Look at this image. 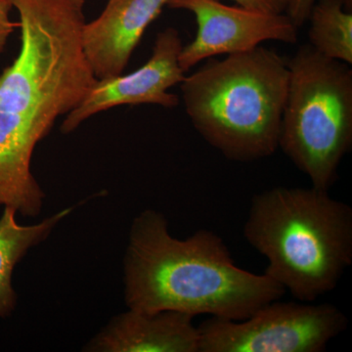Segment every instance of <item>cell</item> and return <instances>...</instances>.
Here are the masks:
<instances>
[{"label":"cell","instance_id":"12","mask_svg":"<svg viewBox=\"0 0 352 352\" xmlns=\"http://www.w3.org/2000/svg\"><path fill=\"white\" fill-rule=\"evenodd\" d=\"M308 22L309 45L323 56L352 65V12L342 0H315Z\"/></svg>","mask_w":352,"mask_h":352},{"label":"cell","instance_id":"1","mask_svg":"<svg viewBox=\"0 0 352 352\" xmlns=\"http://www.w3.org/2000/svg\"><path fill=\"white\" fill-rule=\"evenodd\" d=\"M10 1L21 41L0 75V206L36 217L45 196L31 170L36 146L97 80L82 50L85 0Z\"/></svg>","mask_w":352,"mask_h":352},{"label":"cell","instance_id":"5","mask_svg":"<svg viewBox=\"0 0 352 352\" xmlns=\"http://www.w3.org/2000/svg\"><path fill=\"white\" fill-rule=\"evenodd\" d=\"M287 64L289 85L279 148L311 186L329 192L352 146L351 65L323 56L309 44Z\"/></svg>","mask_w":352,"mask_h":352},{"label":"cell","instance_id":"13","mask_svg":"<svg viewBox=\"0 0 352 352\" xmlns=\"http://www.w3.org/2000/svg\"><path fill=\"white\" fill-rule=\"evenodd\" d=\"M238 6L266 14H287L291 0H232Z\"/></svg>","mask_w":352,"mask_h":352},{"label":"cell","instance_id":"3","mask_svg":"<svg viewBox=\"0 0 352 352\" xmlns=\"http://www.w3.org/2000/svg\"><path fill=\"white\" fill-rule=\"evenodd\" d=\"M244 236L267 259L264 274L300 302L333 291L352 263V208L314 186L252 197Z\"/></svg>","mask_w":352,"mask_h":352},{"label":"cell","instance_id":"2","mask_svg":"<svg viewBox=\"0 0 352 352\" xmlns=\"http://www.w3.org/2000/svg\"><path fill=\"white\" fill-rule=\"evenodd\" d=\"M124 274L127 307L148 314L173 310L242 321L286 293L267 275L238 267L217 234L201 229L176 239L166 217L153 210L133 220Z\"/></svg>","mask_w":352,"mask_h":352},{"label":"cell","instance_id":"7","mask_svg":"<svg viewBox=\"0 0 352 352\" xmlns=\"http://www.w3.org/2000/svg\"><path fill=\"white\" fill-rule=\"evenodd\" d=\"M166 6L195 16V38L183 46L179 55L185 73L204 60L245 52L264 41H298V29L287 14L258 12L220 0H168Z\"/></svg>","mask_w":352,"mask_h":352},{"label":"cell","instance_id":"8","mask_svg":"<svg viewBox=\"0 0 352 352\" xmlns=\"http://www.w3.org/2000/svg\"><path fill=\"white\" fill-rule=\"evenodd\" d=\"M182 47L177 30L168 28L160 32L150 59L133 73L97 80L82 103L66 115L61 131L73 132L92 116L117 106L154 104L176 107L179 98L168 89L182 83L186 76L179 64Z\"/></svg>","mask_w":352,"mask_h":352},{"label":"cell","instance_id":"14","mask_svg":"<svg viewBox=\"0 0 352 352\" xmlns=\"http://www.w3.org/2000/svg\"><path fill=\"white\" fill-rule=\"evenodd\" d=\"M12 9L10 0H0V53L3 52L9 36L13 34L16 28H19V23L11 20Z\"/></svg>","mask_w":352,"mask_h":352},{"label":"cell","instance_id":"15","mask_svg":"<svg viewBox=\"0 0 352 352\" xmlns=\"http://www.w3.org/2000/svg\"><path fill=\"white\" fill-rule=\"evenodd\" d=\"M314 2L315 0H291L287 15L298 29L307 22Z\"/></svg>","mask_w":352,"mask_h":352},{"label":"cell","instance_id":"11","mask_svg":"<svg viewBox=\"0 0 352 352\" xmlns=\"http://www.w3.org/2000/svg\"><path fill=\"white\" fill-rule=\"evenodd\" d=\"M72 210V208H65L41 223L25 226L16 220V210L4 207L0 217V317L8 316L15 308L17 296L12 287V274L16 264L32 247L45 240Z\"/></svg>","mask_w":352,"mask_h":352},{"label":"cell","instance_id":"4","mask_svg":"<svg viewBox=\"0 0 352 352\" xmlns=\"http://www.w3.org/2000/svg\"><path fill=\"white\" fill-rule=\"evenodd\" d=\"M180 85L192 124L226 159L248 163L277 151L289 68L274 50L210 58Z\"/></svg>","mask_w":352,"mask_h":352},{"label":"cell","instance_id":"9","mask_svg":"<svg viewBox=\"0 0 352 352\" xmlns=\"http://www.w3.org/2000/svg\"><path fill=\"white\" fill-rule=\"evenodd\" d=\"M168 0H109L98 18L85 23L83 53L96 80L122 75L147 28Z\"/></svg>","mask_w":352,"mask_h":352},{"label":"cell","instance_id":"6","mask_svg":"<svg viewBox=\"0 0 352 352\" xmlns=\"http://www.w3.org/2000/svg\"><path fill=\"white\" fill-rule=\"evenodd\" d=\"M347 326L346 315L331 303L277 300L245 320L204 321L199 352H321Z\"/></svg>","mask_w":352,"mask_h":352},{"label":"cell","instance_id":"10","mask_svg":"<svg viewBox=\"0 0 352 352\" xmlns=\"http://www.w3.org/2000/svg\"><path fill=\"white\" fill-rule=\"evenodd\" d=\"M195 316L173 310L129 309L115 317L88 351L104 352H199L200 333Z\"/></svg>","mask_w":352,"mask_h":352},{"label":"cell","instance_id":"16","mask_svg":"<svg viewBox=\"0 0 352 352\" xmlns=\"http://www.w3.org/2000/svg\"><path fill=\"white\" fill-rule=\"evenodd\" d=\"M342 2L344 4V8L349 11V12H352V0H342Z\"/></svg>","mask_w":352,"mask_h":352}]
</instances>
